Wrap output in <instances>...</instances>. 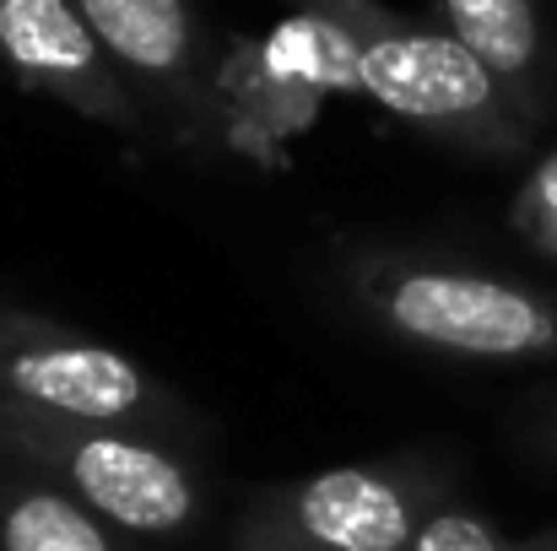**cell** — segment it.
<instances>
[{
  "instance_id": "6da1fadb",
  "label": "cell",
  "mask_w": 557,
  "mask_h": 551,
  "mask_svg": "<svg viewBox=\"0 0 557 551\" xmlns=\"http://www.w3.org/2000/svg\"><path fill=\"white\" fill-rule=\"evenodd\" d=\"M293 11L325 33L342 92L482 163L531 152L536 125L449 27L400 16L384 0H293Z\"/></svg>"
},
{
  "instance_id": "7a4b0ae2",
  "label": "cell",
  "mask_w": 557,
  "mask_h": 551,
  "mask_svg": "<svg viewBox=\"0 0 557 551\" xmlns=\"http://www.w3.org/2000/svg\"><path fill=\"white\" fill-rule=\"evenodd\" d=\"M347 303L406 352L449 363H557V292L406 243L336 254Z\"/></svg>"
},
{
  "instance_id": "3957f363",
  "label": "cell",
  "mask_w": 557,
  "mask_h": 551,
  "mask_svg": "<svg viewBox=\"0 0 557 551\" xmlns=\"http://www.w3.org/2000/svg\"><path fill=\"white\" fill-rule=\"evenodd\" d=\"M0 449L44 471L131 541H174L206 519L200 465L136 427H92L0 400Z\"/></svg>"
},
{
  "instance_id": "277c9868",
  "label": "cell",
  "mask_w": 557,
  "mask_h": 551,
  "mask_svg": "<svg viewBox=\"0 0 557 551\" xmlns=\"http://www.w3.org/2000/svg\"><path fill=\"white\" fill-rule=\"evenodd\" d=\"M455 503V465L428 449L325 465L244 503L227 551H411Z\"/></svg>"
},
{
  "instance_id": "5b68a950",
  "label": "cell",
  "mask_w": 557,
  "mask_h": 551,
  "mask_svg": "<svg viewBox=\"0 0 557 551\" xmlns=\"http://www.w3.org/2000/svg\"><path fill=\"white\" fill-rule=\"evenodd\" d=\"M0 400L92 427H136L169 443L195 438L200 416L125 347L65 320L0 303Z\"/></svg>"
},
{
  "instance_id": "8992f818",
  "label": "cell",
  "mask_w": 557,
  "mask_h": 551,
  "mask_svg": "<svg viewBox=\"0 0 557 551\" xmlns=\"http://www.w3.org/2000/svg\"><path fill=\"white\" fill-rule=\"evenodd\" d=\"M0 65L16 87L82 114L87 125L141 136L147 109L103 54L71 0H0Z\"/></svg>"
},
{
  "instance_id": "52a82bcc",
  "label": "cell",
  "mask_w": 557,
  "mask_h": 551,
  "mask_svg": "<svg viewBox=\"0 0 557 551\" xmlns=\"http://www.w3.org/2000/svg\"><path fill=\"white\" fill-rule=\"evenodd\" d=\"M141 109L200 130L211 120V60L189 0H71Z\"/></svg>"
},
{
  "instance_id": "ba28073f",
  "label": "cell",
  "mask_w": 557,
  "mask_h": 551,
  "mask_svg": "<svg viewBox=\"0 0 557 551\" xmlns=\"http://www.w3.org/2000/svg\"><path fill=\"white\" fill-rule=\"evenodd\" d=\"M325 92H342V71L325 33L298 11L271 38L233 43V54L211 65V114H222V130L244 136L304 130Z\"/></svg>"
},
{
  "instance_id": "9c48e42d",
  "label": "cell",
  "mask_w": 557,
  "mask_h": 551,
  "mask_svg": "<svg viewBox=\"0 0 557 551\" xmlns=\"http://www.w3.org/2000/svg\"><path fill=\"white\" fill-rule=\"evenodd\" d=\"M438 27H449L515 98V109L542 130L553 114V49L536 0H438Z\"/></svg>"
},
{
  "instance_id": "30bf717a",
  "label": "cell",
  "mask_w": 557,
  "mask_h": 551,
  "mask_svg": "<svg viewBox=\"0 0 557 551\" xmlns=\"http://www.w3.org/2000/svg\"><path fill=\"white\" fill-rule=\"evenodd\" d=\"M0 551H136L109 519L0 449Z\"/></svg>"
},
{
  "instance_id": "8fae6325",
  "label": "cell",
  "mask_w": 557,
  "mask_h": 551,
  "mask_svg": "<svg viewBox=\"0 0 557 551\" xmlns=\"http://www.w3.org/2000/svg\"><path fill=\"white\" fill-rule=\"evenodd\" d=\"M411 551H557V525L553 530H531V536H509L487 514H476L466 503H444L422 525Z\"/></svg>"
},
{
  "instance_id": "7c38bea8",
  "label": "cell",
  "mask_w": 557,
  "mask_h": 551,
  "mask_svg": "<svg viewBox=\"0 0 557 551\" xmlns=\"http://www.w3.org/2000/svg\"><path fill=\"white\" fill-rule=\"evenodd\" d=\"M509 227H515L536 254L557 260V147L542 152V158L525 168V179H520L515 200H509Z\"/></svg>"
}]
</instances>
